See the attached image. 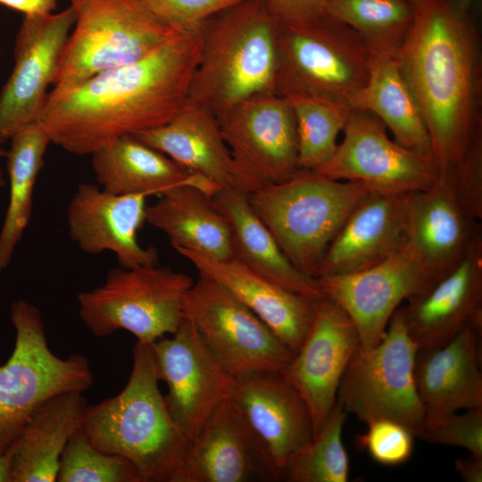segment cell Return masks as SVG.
I'll return each instance as SVG.
<instances>
[{
    "label": "cell",
    "instance_id": "cell-9",
    "mask_svg": "<svg viewBox=\"0 0 482 482\" xmlns=\"http://www.w3.org/2000/svg\"><path fill=\"white\" fill-rule=\"evenodd\" d=\"M277 45L276 91L283 96H310L349 105L367 82L370 47L354 30L329 15L277 24Z\"/></svg>",
    "mask_w": 482,
    "mask_h": 482
},
{
    "label": "cell",
    "instance_id": "cell-31",
    "mask_svg": "<svg viewBox=\"0 0 482 482\" xmlns=\"http://www.w3.org/2000/svg\"><path fill=\"white\" fill-rule=\"evenodd\" d=\"M349 105L373 113L392 132L396 143L434 160L422 113L396 53L370 48L367 82Z\"/></svg>",
    "mask_w": 482,
    "mask_h": 482
},
{
    "label": "cell",
    "instance_id": "cell-41",
    "mask_svg": "<svg viewBox=\"0 0 482 482\" xmlns=\"http://www.w3.org/2000/svg\"><path fill=\"white\" fill-rule=\"evenodd\" d=\"M58 0H0V4L24 14L41 16L52 13Z\"/></svg>",
    "mask_w": 482,
    "mask_h": 482
},
{
    "label": "cell",
    "instance_id": "cell-5",
    "mask_svg": "<svg viewBox=\"0 0 482 482\" xmlns=\"http://www.w3.org/2000/svg\"><path fill=\"white\" fill-rule=\"evenodd\" d=\"M370 190L300 169L290 179L248 195L251 206L278 246L302 273L316 278L343 224Z\"/></svg>",
    "mask_w": 482,
    "mask_h": 482
},
{
    "label": "cell",
    "instance_id": "cell-28",
    "mask_svg": "<svg viewBox=\"0 0 482 482\" xmlns=\"http://www.w3.org/2000/svg\"><path fill=\"white\" fill-rule=\"evenodd\" d=\"M146 206L145 222L162 231L175 250L226 261L233 258L229 223L212 195L190 185L175 187Z\"/></svg>",
    "mask_w": 482,
    "mask_h": 482
},
{
    "label": "cell",
    "instance_id": "cell-39",
    "mask_svg": "<svg viewBox=\"0 0 482 482\" xmlns=\"http://www.w3.org/2000/svg\"><path fill=\"white\" fill-rule=\"evenodd\" d=\"M154 16L180 32H198L218 12L242 0H138Z\"/></svg>",
    "mask_w": 482,
    "mask_h": 482
},
{
    "label": "cell",
    "instance_id": "cell-10",
    "mask_svg": "<svg viewBox=\"0 0 482 482\" xmlns=\"http://www.w3.org/2000/svg\"><path fill=\"white\" fill-rule=\"evenodd\" d=\"M418 351L398 307L379 343L370 348L360 346L353 354L342 377L337 402L365 424L390 419L414 434L425 419L414 378Z\"/></svg>",
    "mask_w": 482,
    "mask_h": 482
},
{
    "label": "cell",
    "instance_id": "cell-1",
    "mask_svg": "<svg viewBox=\"0 0 482 482\" xmlns=\"http://www.w3.org/2000/svg\"><path fill=\"white\" fill-rule=\"evenodd\" d=\"M200 48L198 32H180L135 62L52 89L38 121L51 143L82 156L160 127L187 101Z\"/></svg>",
    "mask_w": 482,
    "mask_h": 482
},
{
    "label": "cell",
    "instance_id": "cell-37",
    "mask_svg": "<svg viewBox=\"0 0 482 482\" xmlns=\"http://www.w3.org/2000/svg\"><path fill=\"white\" fill-rule=\"evenodd\" d=\"M414 436L428 443L458 446L482 456V409L425 417Z\"/></svg>",
    "mask_w": 482,
    "mask_h": 482
},
{
    "label": "cell",
    "instance_id": "cell-32",
    "mask_svg": "<svg viewBox=\"0 0 482 482\" xmlns=\"http://www.w3.org/2000/svg\"><path fill=\"white\" fill-rule=\"evenodd\" d=\"M10 142L5 156L10 189L0 230V274L11 263L30 220L35 185L43 167L45 154L51 144L39 121L19 130Z\"/></svg>",
    "mask_w": 482,
    "mask_h": 482
},
{
    "label": "cell",
    "instance_id": "cell-21",
    "mask_svg": "<svg viewBox=\"0 0 482 482\" xmlns=\"http://www.w3.org/2000/svg\"><path fill=\"white\" fill-rule=\"evenodd\" d=\"M406 244L436 283L464 257L482 233L453 187L437 180L431 187L403 195Z\"/></svg>",
    "mask_w": 482,
    "mask_h": 482
},
{
    "label": "cell",
    "instance_id": "cell-20",
    "mask_svg": "<svg viewBox=\"0 0 482 482\" xmlns=\"http://www.w3.org/2000/svg\"><path fill=\"white\" fill-rule=\"evenodd\" d=\"M229 400L282 477L287 461L313 438L311 413L299 392L280 371L264 370L235 378Z\"/></svg>",
    "mask_w": 482,
    "mask_h": 482
},
{
    "label": "cell",
    "instance_id": "cell-45",
    "mask_svg": "<svg viewBox=\"0 0 482 482\" xmlns=\"http://www.w3.org/2000/svg\"><path fill=\"white\" fill-rule=\"evenodd\" d=\"M6 156V151L0 146V189L4 187L5 181L4 179V172L2 169V162L4 159H5Z\"/></svg>",
    "mask_w": 482,
    "mask_h": 482
},
{
    "label": "cell",
    "instance_id": "cell-25",
    "mask_svg": "<svg viewBox=\"0 0 482 482\" xmlns=\"http://www.w3.org/2000/svg\"><path fill=\"white\" fill-rule=\"evenodd\" d=\"M405 244L403 195L370 192L331 242L316 278L370 268L398 252Z\"/></svg>",
    "mask_w": 482,
    "mask_h": 482
},
{
    "label": "cell",
    "instance_id": "cell-13",
    "mask_svg": "<svg viewBox=\"0 0 482 482\" xmlns=\"http://www.w3.org/2000/svg\"><path fill=\"white\" fill-rule=\"evenodd\" d=\"M343 131L333 155L313 170L319 174L361 183L370 192L385 195H404L437 182L436 162L390 139L373 113L352 108Z\"/></svg>",
    "mask_w": 482,
    "mask_h": 482
},
{
    "label": "cell",
    "instance_id": "cell-19",
    "mask_svg": "<svg viewBox=\"0 0 482 482\" xmlns=\"http://www.w3.org/2000/svg\"><path fill=\"white\" fill-rule=\"evenodd\" d=\"M143 194L117 195L92 183H82L69 202V236L83 252H112L120 266L132 268L159 263L154 247H144L137 233L145 222Z\"/></svg>",
    "mask_w": 482,
    "mask_h": 482
},
{
    "label": "cell",
    "instance_id": "cell-34",
    "mask_svg": "<svg viewBox=\"0 0 482 482\" xmlns=\"http://www.w3.org/2000/svg\"><path fill=\"white\" fill-rule=\"evenodd\" d=\"M295 119L298 166L315 170L335 153L351 107L345 103L303 95H287Z\"/></svg>",
    "mask_w": 482,
    "mask_h": 482
},
{
    "label": "cell",
    "instance_id": "cell-42",
    "mask_svg": "<svg viewBox=\"0 0 482 482\" xmlns=\"http://www.w3.org/2000/svg\"><path fill=\"white\" fill-rule=\"evenodd\" d=\"M454 468L464 482L482 481V456L470 453L468 457L458 458Z\"/></svg>",
    "mask_w": 482,
    "mask_h": 482
},
{
    "label": "cell",
    "instance_id": "cell-30",
    "mask_svg": "<svg viewBox=\"0 0 482 482\" xmlns=\"http://www.w3.org/2000/svg\"><path fill=\"white\" fill-rule=\"evenodd\" d=\"M87 405L79 392L42 404L16 439L11 482H55L62 453L82 428Z\"/></svg>",
    "mask_w": 482,
    "mask_h": 482
},
{
    "label": "cell",
    "instance_id": "cell-35",
    "mask_svg": "<svg viewBox=\"0 0 482 482\" xmlns=\"http://www.w3.org/2000/svg\"><path fill=\"white\" fill-rule=\"evenodd\" d=\"M347 413L337 402L320 432L282 469L287 482H347L349 459L342 434Z\"/></svg>",
    "mask_w": 482,
    "mask_h": 482
},
{
    "label": "cell",
    "instance_id": "cell-16",
    "mask_svg": "<svg viewBox=\"0 0 482 482\" xmlns=\"http://www.w3.org/2000/svg\"><path fill=\"white\" fill-rule=\"evenodd\" d=\"M324 296L353 321L361 346H375L403 301L435 284L407 245L383 262L356 272L316 278Z\"/></svg>",
    "mask_w": 482,
    "mask_h": 482
},
{
    "label": "cell",
    "instance_id": "cell-38",
    "mask_svg": "<svg viewBox=\"0 0 482 482\" xmlns=\"http://www.w3.org/2000/svg\"><path fill=\"white\" fill-rule=\"evenodd\" d=\"M366 425L368 428L358 435L357 444L376 462L397 466L411 456L415 436L405 425L390 419H378Z\"/></svg>",
    "mask_w": 482,
    "mask_h": 482
},
{
    "label": "cell",
    "instance_id": "cell-18",
    "mask_svg": "<svg viewBox=\"0 0 482 482\" xmlns=\"http://www.w3.org/2000/svg\"><path fill=\"white\" fill-rule=\"evenodd\" d=\"M281 471L230 400L191 439L178 482L280 481Z\"/></svg>",
    "mask_w": 482,
    "mask_h": 482
},
{
    "label": "cell",
    "instance_id": "cell-8",
    "mask_svg": "<svg viewBox=\"0 0 482 482\" xmlns=\"http://www.w3.org/2000/svg\"><path fill=\"white\" fill-rule=\"evenodd\" d=\"M193 283L187 274L159 263L120 266L101 286L79 294V314L95 337L123 329L153 344L179 328L183 300Z\"/></svg>",
    "mask_w": 482,
    "mask_h": 482
},
{
    "label": "cell",
    "instance_id": "cell-44",
    "mask_svg": "<svg viewBox=\"0 0 482 482\" xmlns=\"http://www.w3.org/2000/svg\"><path fill=\"white\" fill-rule=\"evenodd\" d=\"M461 13L473 19V13L478 6L480 0H447Z\"/></svg>",
    "mask_w": 482,
    "mask_h": 482
},
{
    "label": "cell",
    "instance_id": "cell-4",
    "mask_svg": "<svg viewBox=\"0 0 482 482\" xmlns=\"http://www.w3.org/2000/svg\"><path fill=\"white\" fill-rule=\"evenodd\" d=\"M198 34L200 56L187 100L218 119L251 96L277 93V24L260 0H242L218 12Z\"/></svg>",
    "mask_w": 482,
    "mask_h": 482
},
{
    "label": "cell",
    "instance_id": "cell-17",
    "mask_svg": "<svg viewBox=\"0 0 482 482\" xmlns=\"http://www.w3.org/2000/svg\"><path fill=\"white\" fill-rule=\"evenodd\" d=\"M360 346L347 312L327 297L319 300L304 340L281 371L308 406L313 437L335 406L342 377Z\"/></svg>",
    "mask_w": 482,
    "mask_h": 482
},
{
    "label": "cell",
    "instance_id": "cell-15",
    "mask_svg": "<svg viewBox=\"0 0 482 482\" xmlns=\"http://www.w3.org/2000/svg\"><path fill=\"white\" fill-rule=\"evenodd\" d=\"M74 22L71 6L46 15L24 16L15 37L14 66L0 92V146L38 121Z\"/></svg>",
    "mask_w": 482,
    "mask_h": 482
},
{
    "label": "cell",
    "instance_id": "cell-12",
    "mask_svg": "<svg viewBox=\"0 0 482 482\" xmlns=\"http://www.w3.org/2000/svg\"><path fill=\"white\" fill-rule=\"evenodd\" d=\"M218 120L243 192L249 195L283 182L300 170L295 119L285 96L275 92L255 95Z\"/></svg>",
    "mask_w": 482,
    "mask_h": 482
},
{
    "label": "cell",
    "instance_id": "cell-33",
    "mask_svg": "<svg viewBox=\"0 0 482 482\" xmlns=\"http://www.w3.org/2000/svg\"><path fill=\"white\" fill-rule=\"evenodd\" d=\"M328 14L354 30L370 48L396 53L414 8L407 0H329Z\"/></svg>",
    "mask_w": 482,
    "mask_h": 482
},
{
    "label": "cell",
    "instance_id": "cell-43",
    "mask_svg": "<svg viewBox=\"0 0 482 482\" xmlns=\"http://www.w3.org/2000/svg\"><path fill=\"white\" fill-rule=\"evenodd\" d=\"M15 442L6 451L0 453V482H11Z\"/></svg>",
    "mask_w": 482,
    "mask_h": 482
},
{
    "label": "cell",
    "instance_id": "cell-27",
    "mask_svg": "<svg viewBox=\"0 0 482 482\" xmlns=\"http://www.w3.org/2000/svg\"><path fill=\"white\" fill-rule=\"evenodd\" d=\"M91 161L100 187L112 194L161 195L181 185L194 186L211 195L220 189L131 135L96 151Z\"/></svg>",
    "mask_w": 482,
    "mask_h": 482
},
{
    "label": "cell",
    "instance_id": "cell-3",
    "mask_svg": "<svg viewBox=\"0 0 482 482\" xmlns=\"http://www.w3.org/2000/svg\"><path fill=\"white\" fill-rule=\"evenodd\" d=\"M158 383L152 345L137 341L127 385L87 405L82 428L97 449L129 459L141 482H178L191 440L170 415Z\"/></svg>",
    "mask_w": 482,
    "mask_h": 482
},
{
    "label": "cell",
    "instance_id": "cell-6",
    "mask_svg": "<svg viewBox=\"0 0 482 482\" xmlns=\"http://www.w3.org/2000/svg\"><path fill=\"white\" fill-rule=\"evenodd\" d=\"M10 317L15 344L10 358L0 365V453L16 441L46 401L67 392L84 393L93 384L90 364L84 355L61 358L51 351L37 307L17 300L11 306Z\"/></svg>",
    "mask_w": 482,
    "mask_h": 482
},
{
    "label": "cell",
    "instance_id": "cell-23",
    "mask_svg": "<svg viewBox=\"0 0 482 482\" xmlns=\"http://www.w3.org/2000/svg\"><path fill=\"white\" fill-rule=\"evenodd\" d=\"M176 251L194 265L199 276L216 281L244 303L294 353L298 350L312 325L319 300L295 294L235 258L220 261L185 249Z\"/></svg>",
    "mask_w": 482,
    "mask_h": 482
},
{
    "label": "cell",
    "instance_id": "cell-24",
    "mask_svg": "<svg viewBox=\"0 0 482 482\" xmlns=\"http://www.w3.org/2000/svg\"><path fill=\"white\" fill-rule=\"evenodd\" d=\"M481 334L468 324L445 345L418 351L414 378L425 417L482 409Z\"/></svg>",
    "mask_w": 482,
    "mask_h": 482
},
{
    "label": "cell",
    "instance_id": "cell-22",
    "mask_svg": "<svg viewBox=\"0 0 482 482\" xmlns=\"http://www.w3.org/2000/svg\"><path fill=\"white\" fill-rule=\"evenodd\" d=\"M407 302L401 309L419 351L443 346L482 320V233L449 273Z\"/></svg>",
    "mask_w": 482,
    "mask_h": 482
},
{
    "label": "cell",
    "instance_id": "cell-26",
    "mask_svg": "<svg viewBox=\"0 0 482 482\" xmlns=\"http://www.w3.org/2000/svg\"><path fill=\"white\" fill-rule=\"evenodd\" d=\"M135 137L220 188L242 190L219 120L207 108L187 99L170 121Z\"/></svg>",
    "mask_w": 482,
    "mask_h": 482
},
{
    "label": "cell",
    "instance_id": "cell-36",
    "mask_svg": "<svg viewBox=\"0 0 482 482\" xmlns=\"http://www.w3.org/2000/svg\"><path fill=\"white\" fill-rule=\"evenodd\" d=\"M58 482H141L127 458L97 449L83 428L67 443L59 462Z\"/></svg>",
    "mask_w": 482,
    "mask_h": 482
},
{
    "label": "cell",
    "instance_id": "cell-40",
    "mask_svg": "<svg viewBox=\"0 0 482 482\" xmlns=\"http://www.w3.org/2000/svg\"><path fill=\"white\" fill-rule=\"evenodd\" d=\"M276 24L315 21L328 14L329 0H260Z\"/></svg>",
    "mask_w": 482,
    "mask_h": 482
},
{
    "label": "cell",
    "instance_id": "cell-11",
    "mask_svg": "<svg viewBox=\"0 0 482 482\" xmlns=\"http://www.w3.org/2000/svg\"><path fill=\"white\" fill-rule=\"evenodd\" d=\"M183 319L234 377L282 371L294 353L251 310L216 281L200 276L183 300Z\"/></svg>",
    "mask_w": 482,
    "mask_h": 482
},
{
    "label": "cell",
    "instance_id": "cell-14",
    "mask_svg": "<svg viewBox=\"0 0 482 482\" xmlns=\"http://www.w3.org/2000/svg\"><path fill=\"white\" fill-rule=\"evenodd\" d=\"M171 337L151 344L157 378L165 382V403L174 422L191 440L205 420L231 395L235 378L183 319Z\"/></svg>",
    "mask_w": 482,
    "mask_h": 482
},
{
    "label": "cell",
    "instance_id": "cell-29",
    "mask_svg": "<svg viewBox=\"0 0 482 482\" xmlns=\"http://www.w3.org/2000/svg\"><path fill=\"white\" fill-rule=\"evenodd\" d=\"M212 198L229 223L233 258L295 294L313 300L325 297L317 279L298 270L284 254L251 206L248 194L220 188Z\"/></svg>",
    "mask_w": 482,
    "mask_h": 482
},
{
    "label": "cell",
    "instance_id": "cell-7",
    "mask_svg": "<svg viewBox=\"0 0 482 482\" xmlns=\"http://www.w3.org/2000/svg\"><path fill=\"white\" fill-rule=\"evenodd\" d=\"M75 22L53 83L54 91L135 62L180 31L165 24L138 0H69Z\"/></svg>",
    "mask_w": 482,
    "mask_h": 482
},
{
    "label": "cell",
    "instance_id": "cell-46",
    "mask_svg": "<svg viewBox=\"0 0 482 482\" xmlns=\"http://www.w3.org/2000/svg\"><path fill=\"white\" fill-rule=\"evenodd\" d=\"M413 7L420 4L423 0H407Z\"/></svg>",
    "mask_w": 482,
    "mask_h": 482
},
{
    "label": "cell",
    "instance_id": "cell-2",
    "mask_svg": "<svg viewBox=\"0 0 482 482\" xmlns=\"http://www.w3.org/2000/svg\"><path fill=\"white\" fill-rule=\"evenodd\" d=\"M396 52L422 113L439 179L453 174L482 136L481 62L471 17L447 0H423Z\"/></svg>",
    "mask_w": 482,
    "mask_h": 482
}]
</instances>
